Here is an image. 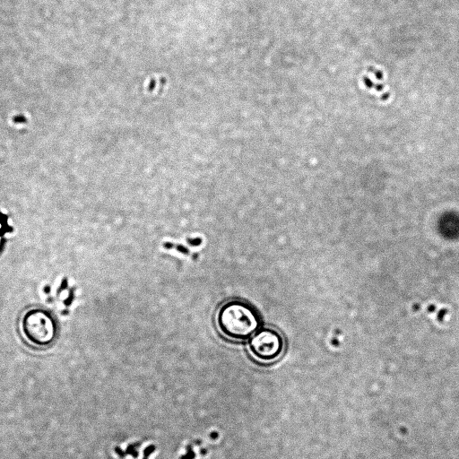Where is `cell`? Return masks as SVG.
<instances>
[{
    "label": "cell",
    "instance_id": "3957f363",
    "mask_svg": "<svg viewBox=\"0 0 459 459\" xmlns=\"http://www.w3.org/2000/svg\"><path fill=\"white\" fill-rule=\"evenodd\" d=\"M281 334L272 328H263L251 336L249 351L260 361L268 362L279 357L282 350Z\"/></svg>",
    "mask_w": 459,
    "mask_h": 459
},
{
    "label": "cell",
    "instance_id": "277c9868",
    "mask_svg": "<svg viewBox=\"0 0 459 459\" xmlns=\"http://www.w3.org/2000/svg\"><path fill=\"white\" fill-rule=\"evenodd\" d=\"M163 247L166 249H175V250L178 251L179 253H182L183 255H186L190 254V251L186 247H185L184 246L178 245V244H174L171 242H165L163 244Z\"/></svg>",
    "mask_w": 459,
    "mask_h": 459
},
{
    "label": "cell",
    "instance_id": "5b68a950",
    "mask_svg": "<svg viewBox=\"0 0 459 459\" xmlns=\"http://www.w3.org/2000/svg\"><path fill=\"white\" fill-rule=\"evenodd\" d=\"M187 243L194 247L199 246L202 243V239L199 238H188Z\"/></svg>",
    "mask_w": 459,
    "mask_h": 459
},
{
    "label": "cell",
    "instance_id": "8992f818",
    "mask_svg": "<svg viewBox=\"0 0 459 459\" xmlns=\"http://www.w3.org/2000/svg\"><path fill=\"white\" fill-rule=\"evenodd\" d=\"M2 246H3V238H2V237L0 235V251L2 249Z\"/></svg>",
    "mask_w": 459,
    "mask_h": 459
},
{
    "label": "cell",
    "instance_id": "7a4b0ae2",
    "mask_svg": "<svg viewBox=\"0 0 459 459\" xmlns=\"http://www.w3.org/2000/svg\"><path fill=\"white\" fill-rule=\"evenodd\" d=\"M22 332L32 345L44 347L50 344L56 335V325L46 310L34 308L27 311L22 320Z\"/></svg>",
    "mask_w": 459,
    "mask_h": 459
},
{
    "label": "cell",
    "instance_id": "6da1fadb",
    "mask_svg": "<svg viewBox=\"0 0 459 459\" xmlns=\"http://www.w3.org/2000/svg\"><path fill=\"white\" fill-rule=\"evenodd\" d=\"M260 323L257 311L250 304L240 299L226 301L216 314L218 330L231 341H247L255 333Z\"/></svg>",
    "mask_w": 459,
    "mask_h": 459
}]
</instances>
